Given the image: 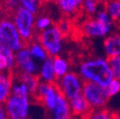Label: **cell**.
<instances>
[{"label": "cell", "instance_id": "cell-1", "mask_svg": "<svg viewBox=\"0 0 120 119\" xmlns=\"http://www.w3.org/2000/svg\"><path fill=\"white\" fill-rule=\"evenodd\" d=\"M84 82H92L106 87L113 78L106 56H88L82 58L75 70Z\"/></svg>", "mask_w": 120, "mask_h": 119}, {"label": "cell", "instance_id": "cell-2", "mask_svg": "<svg viewBox=\"0 0 120 119\" xmlns=\"http://www.w3.org/2000/svg\"><path fill=\"white\" fill-rule=\"evenodd\" d=\"M116 29L115 23L104 8H101L94 16L85 17L79 26L80 33L88 39L105 38Z\"/></svg>", "mask_w": 120, "mask_h": 119}, {"label": "cell", "instance_id": "cell-3", "mask_svg": "<svg viewBox=\"0 0 120 119\" xmlns=\"http://www.w3.org/2000/svg\"><path fill=\"white\" fill-rule=\"evenodd\" d=\"M35 13L20 6L11 13L13 24L26 44L36 37L37 33L35 31Z\"/></svg>", "mask_w": 120, "mask_h": 119}, {"label": "cell", "instance_id": "cell-4", "mask_svg": "<svg viewBox=\"0 0 120 119\" xmlns=\"http://www.w3.org/2000/svg\"><path fill=\"white\" fill-rule=\"evenodd\" d=\"M0 43L14 52L27 45L14 26L11 14L5 12L0 15Z\"/></svg>", "mask_w": 120, "mask_h": 119}, {"label": "cell", "instance_id": "cell-5", "mask_svg": "<svg viewBox=\"0 0 120 119\" xmlns=\"http://www.w3.org/2000/svg\"><path fill=\"white\" fill-rule=\"evenodd\" d=\"M35 38L41 43L50 57L62 54L66 36L61 33L56 24H53L45 31L37 33Z\"/></svg>", "mask_w": 120, "mask_h": 119}, {"label": "cell", "instance_id": "cell-6", "mask_svg": "<svg viewBox=\"0 0 120 119\" xmlns=\"http://www.w3.org/2000/svg\"><path fill=\"white\" fill-rule=\"evenodd\" d=\"M33 100L34 98L31 95L21 96L11 94L4 104L9 119H31Z\"/></svg>", "mask_w": 120, "mask_h": 119}, {"label": "cell", "instance_id": "cell-7", "mask_svg": "<svg viewBox=\"0 0 120 119\" xmlns=\"http://www.w3.org/2000/svg\"><path fill=\"white\" fill-rule=\"evenodd\" d=\"M60 93L68 100L82 93L84 81L76 71L71 70L64 76L60 77L55 82Z\"/></svg>", "mask_w": 120, "mask_h": 119}, {"label": "cell", "instance_id": "cell-8", "mask_svg": "<svg viewBox=\"0 0 120 119\" xmlns=\"http://www.w3.org/2000/svg\"><path fill=\"white\" fill-rule=\"evenodd\" d=\"M82 95L85 97L92 110L106 108L110 100L106 88L92 82H84Z\"/></svg>", "mask_w": 120, "mask_h": 119}, {"label": "cell", "instance_id": "cell-9", "mask_svg": "<svg viewBox=\"0 0 120 119\" xmlns=\"http://www.w3.org/2000/svg\"><path fill=\"white\" fill-rule=\"evenodd\" d=\"M61 95L62 94L55 83H46L40 81L37 91L34 96V100L40 103L45 110L50 112L54 108Z\"/></svg>", "mask_w": 120, "mask_h": 119}, {"label": "cell", "instance_id": "cell-10", "mask_svg": "<svg viewBox=\"0 0 120 119\" xmlns=\"http://www.w3.org/2000/svg\"><path fill=\"white\" fill-rule=\"evenodd\" d=\"M39 62L31 55L27 46L15 52V67L13 73L37 74Z\"/></svg>", "mask_w": 120, "mask_h": 119}, {"label": "cell", "instance_id": "cell-11", "mask_svg": "<svg viewBox=\"0 0 120 119\" xmlns=\"http://www.w3.org/2000/svg\"><path fill=\"white\" fill-rule=\"evenodd\" d=\"M103 51L107 58L120 56V31H115L103 38Z\"/></svg>", "mask_w": 120, "mask_h": 119}, {"label": "cell", "instance_id": "cell-12", "mask_svg": "<svg viewBox=\"0 0 120 119\" xmlns=\"http://www.w3.org/2000/svg\"><path fill=\"white\" fill-rule=\"evenodd\" d=\"M63 16L73 18L80 14L81 6L84 0H52Z\"/></svg>", "mask_w": 120, "mask_h": 119}, {"label": "cell", "instance_id": "cell-13", "mask_svg": "<svg viewBox=\"0 0 120 119\" xmlns=\"http://www.w3.org/2000/svg\"><path fill=\"white\" fill-rule=\"evenodd\" d=\"M69 102H70V107H71V111L73 115V118L82 119L92 111L89 103L87 102L85 97L82 95V93L71 98V100H69Z\"/></svg>", "mask_w": 120, "mask_h": 119}, {"label": "cell", "instance_id": "cell-14", "mask_svg": "<svg viewBox=\"0 0 120 119\" xmlns=\"http://www.w3.org/2000/svg\"><path fill=\"white\" fill-rule=\"evenodd\" d=\"M14 73L11 71L0 72V104H5L11 94Z\"/></svg>", "mask_w": 120, "mask_h": 119}, {"label": "cell", "instance_id": "cell-15", "mask_svg": "<svg viewBox=\"0 0 120 119\" xmlns=\"http://www.w3.org/2000/svg\"><path fill=\"white\" fill-rule=\"evenodd\" d=\"M37 76L42 82H46V83L56 82L57 77L54 73V70L52 66V57H48L44 61L39 63Z\"/></svg>", "mask_w": 120, "mask_h": 119}, {"label": "cell", "instance_id": "cell-16", "mask_svg": "<svg viewBox=\"0 0 120 119\" xmlns=\"http://www.w3.org/2000/svg\"><path fill=\"white\" fill-rule=\"evenodd\" d=\"M14 67H15V52L2 45L0 48V72H13Z\"/></svg>", "mask_w": 120, "mask_h": 119}, {"label": "cell", "instance_id": "cell-17", "mask_svg": "<svg viewBox=\"0 0 120 119\" xmlns=\"http://www.w3.org/2000/svg\"><path fill=\"white\" fill-rule=\"evenodd\" d=\"M49 113L52 114V115H55V116L63 117V118H66V119H74L73 115L71 113V111L70 102L63 95L60 96V98L58 99V101L56 103V105L54 106V108Z\"/></svg>", "mask_w": 120, "mask_h": 119}, {"label": "cell", "instance_id": "cell-18", "mask_svg": "<svg viewBox=\"0 0 120 119\" xmlns=\"http://www.w3.org/2000/svg\"><path fill=\"white\" fill-rule=\"evenodd\" d=\"M52 66L57 79L64 76L65 74H67L69 71H71V61L62 54L52 57Z\"/></svg>", "mask_w": 120, "mask_h": 119}, {"label": "cell", "instance_id": "cell-19", "mask_svg": "<svg viewBox=\"0 0 120 119\" xmlns=\"http://www.w3.org/2000/svg\"><path fill=\"white\" fill-rule=\"evenodd\" d=\"M26 46H27L30 53H31V55L39 63L44 61L45 59H47L48 57H50L48 55L46 50L44 49V47L41 45V43L36 38H34L32 41H30Z\"/></svg>", "mask_w": 120, "mask_h": 119}, {"label": "cell", "instance_id": "cell-20", "mask_svg": "<svg viewBox=\"0 0 120 119\" xmlns=\"http://www.w3.org/2000/svg\"><path fill=\"white\" fill-rule=\"evenodd\" d=\"M17 78H19L22 82L25 83V85L27 86L28 90L31 93L32 97L34 98L36 91H37V88L39 86L40 83V79L37 76V74H29V73H14Z\"/></svg>", "mask_w": 120, "mask_h": 119}, {"label": "cell", "instance_id": "cell-21", "mask_svg": "<svg viewBox=\"0 0 120 119\" xmlns=\"http://www.w3.org/2000/svg\"><path fill=\"white\" fill-rule=\"evenodd\" d=\"M103 8L115 23L117 29L120 28V2L118 0H110L103 5Z\"/></svg>", "mask_w": 120, "mask_h": 119}, {"label": "cell", "instance_id": "cell-22", "mask_svg": "<svg viewBox=\"0 0 120 119\" xmlns=\"http://www.w3.org/2000/svg\"><path fill=\"white\" fill-rule=\"evenodd\" d=\"M102 5L99 3L98 0H84L81 6L80 14L84 17H92L94 16L97 11L101 9Z\"/></svg>", "mask_w": 120, "mask_h": 119}, {"label": "cell", "instance_id": "cell-23", "mask_svg": "<svg viewBox=\"0 0 120 119\" xmlns=\"http://www.w3.org/2000/svg\"><path fill=\"white\" fill-rule=\"evenodd\" d=\"M53 20L52 16H50L47 13H37L35 16V31L36 33H40L45 31L51 26H52Z\"/></svg>", "mask_w": 120, "mask_h": 119}, {"label": "cell", "instance_id": "cell-24", "mask_svg": "<svg viewBox=\"0 0 120 119\" xmlns=\"http://www.w3.org/2000/svg\"><path fill=\"white\" fill-rule=\"evenodd\" d=\"M11 94L14 95H21V96H29L31 95L27 86L25 85L24 82H22L19 78H17L14 75L13 82H12V87H11ZM32 96V95H31Z\"/></svg>", "mask_w": 120, "mask_h": 119}, {"label": "cell", "instance_id": "cell-25", "mask_svg": "<svg viewBox=\"0 0 120 119\" xmlns=\"http://www.w3.org/2000/svg\"><path fill=\"white\" fill-rule=\"evenodd\" d=\"M57 25V27L59 28V30L61 31V33L67 37L70 34H71V33L73 32V23L71 18L64 16L63 18L59 19L57 21V23H55Z\"/></svg>", "mask_w": 120, "mask_h": 119}, {"label": "cell", "instance_id": "cell-26", "mask_svg": "<svg viewBox=\"0 0 120 119\" xmlns=\"http://www.w3.org/2000/svg\"><path fill=\"white\" fill-rule=\"evenodd\" d=\"M19 5L22 8H25L35 14L39 13L40 8H41V2L40 0H18Z\"/></svg>", "mask_w": 120, "mask_h": 119}, {"label": "cell", "instance_id": "cell-27", "mask_svg": "<svg viewBox=\"0 0 120 119\" xmlns=\"http://www.w3.org/2000/svg\"><path fill=\"white\" fill-rule=\"evenodd\" d=\"M105 88H106L108 96L111 99L120 93V80L116 78H112Z\"/></svg>", "mask_w": 120, "mask_h": 119}, {"label": "cell", "instance_id": "cell-28", "mask_svg": "<svg viewBox=\"0 0 120 119\" xmlns=\"http://www.w3.org/2000/svg\"><path fill=\"white\" fill-rule=\"evenodd\" d=\"M109 59V64L112 72L113 78L120 79V56H115Z\"/></svg>", "mask_w": 120, "mask_h": 119}, {"label": "cell", "instance_id": "cell-29", "mask_svg": "<svg viewBox=\"0 0 120 119\" xmlns=\"http://www.w3.org/2000/svg\"><path fill=\"white\" fill-rule=\"evenodd\" d=\"M2 11H4L3 12H7L8 14H11L13 11H15L20 5H19V1L18 0H3L2 3Z\"/></svg>", "mask_w": 120, "mask_h": 119}, {"label": "cell", "instance_id": "cell-30", "mask_svg": "<svg viewBox=\"0 0 120 119\" xmlns=\"http://www.w3.org/2000/svg\"><path fill=\"white\" fill-rule=\"evenodd\" d=\"M0 119H9V116L3 104H0Z\"/></svg>", "mask_w": 120, "mask_h": 119}, {"label": "cell", "instance_id": "cell-31", "mask_svg": "<svg viewBox=\"0 0 120 119\" xmlns=\"http://www.w3.org/2000/svg\"><path fill=\"white\" fill-rule=\"evenodd\" d=\"M48 119H66V118L59 117V116H55V115H52V114H50V113H49V117H48Z\"/></svg>", "mask_w": 120, "mask_h": 119}, {"label": "cell", "instance_id": "cell-32", "mask_svg": "<svg viewBox=\"0 0 120 119\" xmlns=\"http://www.w3.org/2000/svg\"><path fill=\"white\" fill-rule=\"evenodd\" d=\"M112 119H120V112H113Z\"/></svg>", "mask_w": 120, "mask_h": 119}, {"label": "cell", "instance_id": "cell-33", "mask_svg": "<svg viewBox=\"0 0 120 119\" xmlns=\"http://www.w3.org/2000/svg\"><path fill=\"white\" fill-rule=\"evenodd\" d=\"M98 1H99V3H100L102 6H103L104 4H106L108 1H110V0H98Z\"/></svg>", "mask_w": 120, "mask_h": 119}, {"label": "cell", "instance_id": "cell-34", "mask_svg": "<svg viewBox=\"0 0 120 119\" xmlns=\"http://www.w3.org/2000/svg\"><path fill=\"white\" fill-rule=\"evenodd\" d=\"M1 11H2V6H1V3H0V12H1Z\"/></svg>", "mask_w": 120, "mask_h": 119}, {"label": "cell", "instance_id": "cell-35", "mask_svg": "<svg viewBox=\"0 0 120 119\" xmlns=\"http://www.w3.org/2000/svg\"><path fill=\"white\" fill-rule=\"evenodd\" d=\"M1 47H2V44H1V43H0V48H1Z\"/></svg>", "mask_w": 120, "mask_h": 119}, {"label": "cell", "instance_id": "cell-36", "mask_svg": "<svg viewBox=\"0 0 120 119\" xmlns=\"http://www.w3.org/2000/svg\"><path fill=\"white\" fill-rule=\"evenodd\" d=\"M82 119H87V118H86V117H83V118H82Z\"/></svg>", "mask_w": 120, "mask_h": 119}, {"label": "cell", "instance_id": "cell-37", "mask_svg": "<svg viewBox=\"0 0 120 119\" xmlns=\"http://www.w3.org/2000/svg\"><path fill=\"white\" fill-rule=\"evenodd\" d=\"M40 1H43V0H40Z\"/></svg>", "mask_w": 120, "mask_h": 119}, {"label": "cell", "instance_id": "cell-38", "mask_svg": "<svg viewBox=\"0 0 120 119\" xmlns=\"http://www.w3.org/2000/svg\"><path fill=\"white\" fill-rule=\"evenodd\" d=\"M118 1H119V2H120V0H118Z\"/></svg>", "mask_w": 120, "mask_h": 119}, {"label": "cell", "instance_id": "cell-39", "mask_svg": "<svg viewBox=\"0 0 120 119\" xmlns=\"http://www.w3.org/2000/svg\"><path fill=\"white\" fill-rule=\"evenodd\" d=\"M119 80H120V79H119Z\"/></svg>", "mask_w": 120, "mask_h": 119}]
</instances>
